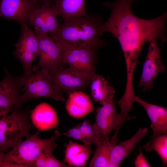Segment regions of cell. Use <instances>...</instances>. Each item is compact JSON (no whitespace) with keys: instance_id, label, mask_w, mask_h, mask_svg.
I'll use <instances>...</instances> for the list:
<instances>
[{"instance_id":"cell-1","label":"cell","mask_w":167,"mask_h":167,"mask_svg":"<svg viewBox=\"0 0 167 167\" xmlns=\"http://www.w3.org/2000/svg\"><path fill=\"white\" fill-rule=\"evenodd\" d=\"M135 0H116L104 5L111 10L110 15L100 28L102 34H112L118 41L123 51L126 66V76L133 77L135 67L144 44L153 40L166 41L165 12L155 18H140L132 12Z\"/></svg>"},{"instance_id":"cell-2","label":"cell","mask_w":167,"mask_h":167,"mask_svg":"<svg viewBox=\"0 0 167 167\" xmlns=\"http://www.w3.org/2000/svg\"><path fill=\"white\" fill-rule=\"evenodd\" d=\"M49 35L61 52L80 47H88L97 51L106 45L101 39L100 28L102 19L92 14L84 16L67 19Z\"/></svg>"},{"instance_id":"cell-3","label":"cell","mask_w":167,"mask_h":167,"mask_svg":"<svg viewBox=\"0 0 167 167\" xmlns=\"http://www.w3.org/2000/svg\"><path fill=\"white\" fill-rule=\"evenodd\" d=\"M41 131L30 135L17 146L5 153L0 152V167H31L40 154L52 144L60 134L56 130L50 138L39 137Z\"/></svg>"},{"instance_id":"cell-4","label":"cell","mask_w":167,"mask_h":167,"mask_svg":"<svg viewBox=\"0 0 167 167\" xmlns=\"http://www.w3.org/2000/svg\"><path fill=\"white\" fill-rule=\"evenodd\" d=\"M29 111L16 110L0 119V152L17 146L30 135L34 126L29 121Z\"/></svg>"},{"instance_id":"cell-5","label":"cell","mask_w":167,"mask_h":167,"mask_svg":"<svg viewBox=\"0 0 167 167\" xmlns=\"http://www.w3.org/2000/svg\"><path fill=\"white\" fill-rule=\"evenodd\" d=\"M22 76L23 94L25 102L28 100L37 97L52 98L56 101H65L62 94L55 88L48 73V70L42 69L35 73L24 74Z\"/></svg>"},{"instance_id":"cell-6","label":"cell","mask_w":167,"mask_h":167,"mask_svg":"<svg viewBox=\"0 0 167 167\" xmlns=\"http://www.w3.org/2000/svg\"><path fill=\"white\" fill-rule=\"evenodd\" d=\"M51 79L60 93L68 95L76 91L86 90L93 77L81 73L70 67L48 70Z\"/></svg>"},{"instance_id":"cell-7","label":"cell","mask_w":167,"mask_h":167,"mask_svg":"<svg viewBox=\"0 0 167 167\" xmlns=\"http://www.w3.org/2000/svg\"><path fill=\"white\" fill-rule=\"evenodd\" d=\"M15 46L14 54L21 62L24 74L32 73V63L38 56L39 42L34 32L28 28L27 24L21 26L20 36Z\"/></svg>"},{"instance_id":"cell-8","label":"cell","mask_w":167,"mask_h":167,"mask_svg":"<svg viewBox=\"0 0 167 167\" xmlns=\"http://www.w3.org/2000/svg\"><path fill=\"white\" fill-rule=\"evenodd\" d=\"M39 42V61L32 67L36 71L40 68L49 70L65 67L61 51L54 40L47 34L35 33Z\"/></svg>"},{"instance_id":"cell-9","label":"cell","mask_w":167,"mask_h":167,"mask_svg":"<svg viewBox=\"0 0 167 167\" xmlns=\"http://www.w3.org/2000/svg\"><path fill=\"white\" fill-rule=\"evenodd\" d=\"M97 51L88 47L71 49L61 52L64 62L69 67L82 74L93 77L96 73Z\"/></svg>"},{"instance_id":"cell-10","label":"cell","mask_w":167,"mask_h":167,"mask_svg":"<svg viewBox=\"0 0 167 167\" xmlns=\"http://www.w3.org/2000/svg\"><path fill=\"white\" fill-rule=\"evenodd\" d=\"M149 43L139 82V87H142L143 92L152 89L157 76L166 69L162 62L161 50L157 41L153 40Z\"/></svg>"},{"instance_id":"cell-11","label":"cell","mask_w":167,"mask_h":167,"mask_svg":"<svg viewBox=\"0 0 167 167\" xmlns=\"http://www.w3.org/2000/svg\"><path fill=\"white\" fill-rule=\"evenodd\" d=\"M102 105L97 110L96 121L93 124L97 143L109 137L112 132L117 129L121 120L120 113L116 111L113 99Z\"/></svg>"},{"instance_id":"cell-12","label":"cell","mask_w":167,"mask_h":167,"mask_svg":"<svg viewBox=\"0 0 167 167\" xmlns=\"http://www.w3.org/2000/svg\"><path fill=\"white\" fill-rule=\"evenodd\" d=\"M36 0H0V17L14 20L23 25L40 6Z\"/></svg>"},{"instance_id":"cell-13","label":"cell","mask_w":167,"mask_h":167,"mask_svg":"<svg viewBox=\"0 0 167 167\" xmlns=\"http://www.w3.org/2000/svg\"><path fill=\"white\" fill-rule=\"evenodd\" d=\"M4 69L5 77L0 82V107L18 109L25 102L19 91L23 86L22 76L14 77Z\"/></svg>"},{"instance_id":"cell-14","label":"cell","mask_w":167,"mask_h":167,"mask_svg":"<svg viewBox=\"0 0 167 167\" xmlns=\"http://www.w3.org/2000/svg\"><path fill=\"white\" fill-rule=\"evenodd\" d=\"M50 2H44L30 15L28 23L34 27L35 33L47 34L55 31L60 25L58 15Z\"/></svg>"},{"instance_id":"cell-15","label":"cell","mask_w":167,"mask_h":167,"mask_svg":"<svg viewBox=\"0 0 167 167\" xmlns=\"http://www.w3.org/2000/svg\"><path fill=\"white\" fill-rule=\"evenodd\" d=\"M30 118L32 124L40 131L52 129L59 125L55 110L46 103L37 105L31 111Z\"/></svg>"},{"instance_id":"cell-16","label":"cell","mask_w":167,"mask_h":167,"mask_svg":"<svg viewBox=\"0 0 167 167\" xmlns=\"http://www.w3.org/2000/svg\"><path fill=\"white\" fill-rule=\"evenodd\" d=\"M135 102L143 106L149 117L151 122L150 127L152 131V135L167 134V107L148 103L136 96Z\"/></svg>"},{"instance_id":"cell-17","label":"cell","mask_w":167,"mask_h":167,"mask_svg":"<svg viewBox=\"0 0 167 167\" xmlns=\"http://www.w3.org/2000/svg\"><path fill=\"white\" fill-rule=\"evenodd\" d=\"M66 108L68 114L76 118H83L94 110L90 97L81 91H75L68 94Z\"/></svg>"},{"instance_id":"cell-18","label":"cell","mask_w":167,"mask_h":167,"mask_svg":"<svg viewBox=\"0 0 167 167\" xmlns=\"http://www.w3.org/2000/svg\"><path fill=\"white\" fill-rule=\"evenodd\" d=\"M148 131L147 128L141 127L131 138L117 143L112 150L108 167L119 166L136 144L146 135Z\"/></svg>"},{"instance_id":"cell-19","label":"cell","mask_w":167,"mask_h":167,"mask_svg":"<svg viewBox=\"0 0 167 167\" xmlns=\"http://www.w3.org/2000/svg\"><path fill=\"white\" fill-rule=\"evenodd\" d=\"M92 153L90 144L82 145L70 140L66 145L65 160L71 166L83 167Z\"/></svg>"},{"instance_id":"cell-20","label":"cell","mask_w":167,"mask_h":167,"mask_svg":"<svg viewBox=\"0 0 167 167\" xmlns=\"http://www.w3.org/2000/svg\"><path fill=\"white\" fill-rule=\"evenodd\" d=\"M52 6L57 15L63 19L84 16L88 15L84 0H54Z\"/></svg>"},{"instance_id":"cell-21","label":"cell","mask_w":167,"mask_h":167,"mask_svg":"<svg viewBox=\"0 0 167 167\" xmlns=\"http://www.w3.org/2000/svg\"><path fill=\"white\" fill-rule=\"evenodd\" d=\"M89 85L92 97L101 105L113 99L115 90L102 75L96 74L92 79Z\"/></svg>"},{"instance_id":"cell-22","label":"cell","mask_w":167,"mask_h":167,"mask_svg":"<svg viewBox=\"0 0 167 167\" xmlns=\"http://www.w3.org/2000/svg\"><path fill=\"white\" fill-rule=\"evenodd\" d=\"M117 141L118 139L112 136L97 143L95 145L96 149L88 166L108 167L112 150Z\"/></svg>"},{"instance_id":"cell-23","label":"cell","mask_w":167,"mask_h":167,"mask_svg":"<svg viewBox=\"0 0 167 167\" xmlns=\"http://www.w3.org/2000/svg\"><path fill=\"white\" fill-rule=\"evenodd\" d=\"M142 147L147 152L155 151L163 163L167 165V134L152 135L151 139Z\"/></svg>"},{"instance_id":"cell-24","label":"cell","mask_w":167,"mask_h":167,"mask_svg":"<svg viewBox=\"0 0 167 167\" xmlns=\"http://www.w3.org/2000/svg\"><path fill=\"white\" fill-rule=\"evenodd\" d=\"M57 146L54 142L43 152L31 164V167H65V163L57 159L53 155V151Z\"/></svg>"},{"instance_id":"cell-25","label":"cell","mask_w":167,"mask_h":167,"mask_svg":"<svg viewBox=\"0 0 167 167\" xmlns=\"http://www.w3.org/2000/svg\"><path fill=\"white\" fill-rule=\"evenodd\" d=\"M85 137L86 143L94 144L96 145L98 142L93 125L88 120H85L80 124L77 126Z\"/></svg>"},{"instance_id":"cell-26","label":"cell","mask_w":167,"mask_h":167,"mask_svg":"<svg viewBox=\"0 0 167 167\" xmlns=\"http://www.w3.org/2000/svg\"><path fill=\"white\" fill-rule=\"evenodd\" d=\"M65 136L69 138H73L76 140L86 143V139L80 129L77 126L69 129L63 133Z\"/></svg>"},{"instance_id":"cell-27","label":"cell","mask_w":167,"mask_h":167,"mask_svg":"<svg viewBox=\"0 0 167 167\" xmlns=\"http://www.w3.org/2000/svg\"><path fill=\"white\" fill-rule=\"evenodd\" d=\"M134 164L136 167H150L149 164L143 152L140 151L135 160Z\"/></svg>"},{"instance_id":"cell-28","label":"cell","mask_w":167,"mask_h":167,"mask_svg":"<svg viewBox=\"0 0 167 167\" xmlns=\"http://www.w3.org/2000/svg\"><path fill=\"white\" fill-rule=\"evenodd\" d=\"M11 110L7 108L0 107V119L7 115Z\"/></svg>"},{"instance_id":"cell-29","label":"cell","mask_w":167,"mask_h":167,"mask_svg":"<svg viewBox=\"0 0 167 167\" xmlns=\"http://www.w3.org/2000/svg\"><path fill=\"white\" fill-rule=\"evenodd\" d=\"M37 1H39V2H41V1H43L44 2H46V1H50V2L51 1H54V0H36Z\"/></svg>"}]
</instances>
